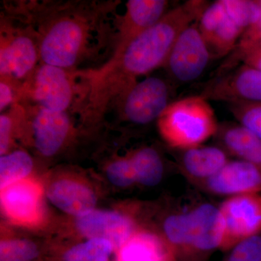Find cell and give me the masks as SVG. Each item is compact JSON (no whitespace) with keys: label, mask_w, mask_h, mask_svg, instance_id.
Returning a JSON list of instances; mask_svg holds the SVG:
<instances>
[{"label":"cell","mask_w":261,"mask_h":261,"mask_svg":"<svg viewBox=\"0 0 261 261\" xmlns=\"http://www.w3.org/2000/svg\"><path fill=\"white\" fill-rule=\"evenodd\" d=\"M210 3L190 0L170 10L161 20L114 53L104 66L90 73L84 118L96 120L118 100L137 79L166 63L173 44L187 25L200 19Z\"/></svg>","instance_id":"6da1fadb"},{"label":"cell","mask_w":261,"mask_h":261,"mask_svg":"<svg viewBox=\"0 0 261 261\" xmlns=\"http://www.w3.org/2000/svg\"><path fill=\"white\" fill-rule=\"evenodd\" d=\"M158 123L163 138L177 149L201 145L216 135L219 125L209 101L199 94L173 101Z\"/></svg>","instance_id":"7a4b0ae2"},{"label":"cell","mask_w":261,"mask_h":261,"mask_svg":"<svg viewBox=\"0 0 261 261\" xmlns=\"http://www.w3.org/2000/svg\"><path fill=\"white\" fill-rule=\"evenodd\" d=\"M163 232L171 246L183 251L207 253L221 248L224 221L219 207L203 203L168 216Z\"/></svg>","instance_id":"3957f363"},{"label":"cell","mask_w":261,"mask_h":261,"mask_svg":"<svg viewBox=\"0 0 261 261\" xmlns=\"http://www.w3.org/2000/svg\"><path fill=\"white\" fill-rule=\"evenodd\" d=\"M168 79L147 77L136 82L118 99L123 118L135 125H147L159 120L173 102L176 89Z\"/></svg>","instance_id":"277c9868"},{"label":"cell","mask_w":261,"mask_h":261,"mask_svg":"<svg viewBox=\"0 0 261 261\" xmlns=\"http://www.w3.org/2000/svg\"><path fill=\"white\" fill-rule=\"evenodd\" d=\"M211 60L197 20L182 31L163 67L167 71L168 80L178 87L198 80Z\"/></svg>","instance_id":"5b68a950"},{"label":"cell","mask_w":261,"mask_h":261,"mask_svg":"<svg viewBox=\"0 0 261 261\" xmlns=\"http://www.w3.org/2000/svg\"><path fill=\"white\" fill-rule=\"evenodd\" d=\"M87 39L85 24L77 18H63L51 24L39 44L43 63L58 68H70L78 61Z\"/></svg>","instance_id":"8992f818"},{"label":"cell","mask_w":261,"mask_h":261,"mask_svg":"<svg viewBox=\"0 0 261 261\" xmlns=\"http://www.w3.org/2000/svg\"><path fill=\"white\" fill-rule=\"evenodd\" d=\"M219 210L224 221L221 250H229L245 239L261 233L260 193L231 196Z\"/></svg>","instance_id":"52a82bcc"},{"label":"cell","mask_w":261,"mask_h":261,"mask_svg":"<svg viewBox=\"0 0 261 261\" xmlns=\"http://www.w3.org/2000/svg\"><path fill=\"white\" fill-rule=\"evenodd\" d=\"M199 95L227 103H261V70L243 64L206 82Z\"/></svg>","instance_id":"ba28073f"},{"label":"cell","mask_w":261,"mask_h":261,"mask_svg":"<svg viewBox=\"0 0 261 261\" xmlns=\"http://www.w3.org/2000/svg\"><path fill=\"white\" fill-rule=\"evenodd\" d=\"M198 27L212 59L228 56L244 32L228 17L223 0L208 5L198 20Z\"/></svg>","instance_id":"9c48e42d"},{"label":"cell","mask_w":261,"mask_h":261,"mask_svg":"<svg viewBox=\"0 0 261 261\" xmlns=\"http://www.w3.org/2000/svg\"><path fill=\"white\" fill-rule=\"evenodd\" d=\"M42 195L37 181L25 178L1 190L2 208L15 224H37L43 216Z\"/></svg>","instance_id":"30bf717a"},{"label":"cell","mask_w":261,"mask_h":261,"mask_svg":"<svg viewBox=\"0 0 261 261\" xmlns=\"http://www.w3.org/2000/svg\"><path fill=\"white\" fill-rule=\"evenodd\" d=\"M77 229L85 238L103 239L114 249L122 246L134 235V221L126 215L112 211L94 210L77 218Z\"/></svg>","instance_id":"8fae6325"},{"label":"cell","mask_w":261,"mask_h":261,"mask_svg":"<svg viewBox=\"0 0 261 261\" xmlns=\"http://www.w3.org/2000/svg\"><path fill=\"white\" fill-rule=\"evenodd\" d=\"M169 2L166 0H128L126 12L118 27V43L114 53L148 30L168 13Z\"/></svg>","instance_id":"7c38bea8"},{"label":"cell","mask_w":261,"mask_h":261,"mask_svg":"<svg viewBox=\"0 0 261 261\" xmlns=\"http://www.w3.org/2000/svg\"><path fill=\"white\" fill-rule=\"evenodd\" d=\"M33 93L41 108L65 112L73 99V87L65 69L43 63L36 73Z\"/></svg>","instance_id":"4fadbf2b"},{"label":"cell","mask_w":261,"mask_h":261,"mask_svg":"<svg viewBox=\"0 0 261 261\" xmlns=\"http://www.w3.org/2000/svg\"><path fill=\"white\" fill-rule=\"evenodd\" d=\"M207 190L231 196L261 192V166L245 161H228L217 174L205 181Z\"/></svg>","instance_id":"5bb4252c"},{"label":"cell","mask_w":261,"mask_h":261,"mask_svg":"<svg viewBox=\"0 0 261 261\" xmlns=\"http://www.w3.org/2000/svg\"><path fill=\"white\" fill-rule=\"evenodd\" d=\"M32 126L36 149L43 156L51 157L64 145L70 132V121L65 112L40 108Z\"/></svg>","instance_id":"9a60e30c"},{"label":"cell","mask_w":261,"mask_h":261,"mask_svg":"<svg viewBox=\"0 0 261 261\" xmlns=\"http://www.w3.org/2000/svg\"><path fill=\"white\" fill-rule=\"evenodd\" d=\"M47 198L65 214L84 216L94 210L97 198L88 187L70 179H59L48 187Z\"/></svg>","instance_id":"2e32d148"},{"label":"cell","mask_w":261,"mask_h":261,"mask_svg":"<svg viewBox=\"0 0 261 261\" xmlns=\"http://www.w3.org/2000/svg\"><path fill=\"white\" fill-rule=\"evenodd\" d=\"M215 136L226 153L261 166V140L246 127L238 122H225L219 125Z\"/></svg>","instance_id":"e0dca14e"},{"label":"cell","mask_w":261,"mask_h":261,"mask_svg":"<svg viewBox=\"0 0 261 261\" xmlns=\"http://www.w3.org/2000/svg\"><path fill=\"white\" fill-rule=\"evenodd\" d=\"M39 50L34 41L25 35L17 36L0 50V72L2 75L15 79L27 76L37 64Z\"/></svg>","instance_id":"ac0fdd59"},{"label":"cell","mask_w":261,"mask_h":261,"mask_svg":"<svg viewBox=\"0 0 261 261\" xmlns=\"http://www.w3.org/2000/svg\"><path fill=\"white\" fill-rule=\"evenodd\" d=\"M180 164L190 177L209 179L222 169L228 161L227 153L216 146H202L178 149Z\"/></svg>","instance_id":"d6986e66"},{"label":"cell","mask_w":261,"mask_h":261,"mask_svg":"<svg viewBox=\"0 0 261 261\" xmlns=\"http://www.w3.org/2000/svg\"><path fill=\"white\" fill-rule=\"evenodd\" d=\"M172 253L152 233L134 234L119 250V261H162Z\"/></svg>","instance_id":"ffe728a7"},{"label":"cell","mask_w":261,"mask_h":261,"mask_svg":"<svg viewBox=\"0 0 261 261\" xmlns=\"http://www.w3.org/2000/svg\"><path fill=\"white\" fill-rule=\"evenodd\" d=\"M129 159L138 183L144 186L154 187L161 181L164 164L157 149L151 147H142L135 151Z\"/></svg>","instance_id":"44dd1931"},{"label":"cell","mask_w":261,"mask_h":261,"mask_svg":"<svg viewBox=\"0 0 261 261\" xmlns=\"http://www.w3.org/2000/svg\"><path fill=\"white\" fill-rule=\"evenodd\" d=\"M261 48V13L256 23L249 27L242 34L236 46L215 73L221 76L238 68L252 51Z\"/></svg>","instance_id":"7402d4cb"},{"label":"cell","mask_w":261,"mask_h":261,"mask_svg":"<svg viewBox=\"0 0 261 261\" xmlns=\"http://www.w3.org/2000/svg\"><path fill=\"white\" fill-rule=\"evenodd\" d=\"M34 163L31 156L22 150L14 151L0 158V188L25 179L32 172Z\"/></svg>","instance_id":"603a6c76"},{"label":"cell","mask_w":261,"mask_h":261,"mask_svg":"<svg viewBox=\"0 0 261 261\" xmlns=\"http://www.w3.org/2000/svg\"><path fill=\"white\" fill-rule=\"evenodd\" d=\"M114 247L103 239H91L67 250L64 261H109Z\"/></svg>","instance_id":"cb8c5ba5"},{"label":"cell","mask_w":261,"mask_h":261,"mask_svg":"<svg viewBox=\"0 0 261 261\" xmlns=\"http://www.w3.org/2000/svg\"><path fill=\"white\" fill-rule=\"evenodd\" d=\"M226 13L243 32L256 23L261 13V1L223 0Z\"/></svg>","instance_id":"d4e9b609"},{"label":"cell","mask_w":261,"mask_h":261,"mask_svg":"<svg viewBox=\"0 0 261 261\" xmlns=\"http://www.w3.org/2000/svg\"><path fill=\"white\" fill-rule=\"evenodd\" d=\"M38 255L37 245L29 240L15 239L0 243V261H33Z\"/></svg>","instance_id":"484cf974"},{"label":"cell","mask_w":261,"mask_h":261,"mask_svg":"<svg viewBox=\"0 0 261 261\" xmlns=\"http://www.w3.org/2000/svg\"><path fill=\"white\" fill-rule=\"evenodd\" d=\"M228 108L239 123L261 140V103H228Z\"/></svg>","instance_id":"4316f807"},{"label":"cell","mask_w":261,"mask_h":261,"mask_svg":"<svg viewBox=\"0 0 261 261\" xmlns=\"http://www.w3.org/2000/svg\"><path fill=\"white\" fill-rule=\"evenodd\" d=\"M226 261H261V234L245 239L230 249Z\"/></svg>","instance_id":"83f0119b"},{"label":"cell","mask_w":261,"mask_h":261,"mask_svg":"<svg viewBox=\"0 0 261 261\" xmlns=\"http://www.w3.org/2000/svg\"><path fill=\"white\" fill-rule=\"evenodd\" d=\"M107 176L115 186L127 187L137 181V176L129 157L120 159L109 165Z\"/></svg>","instance_id":"f1b7e54d"},{"label":"cell","mask_w":261,"mask_h":261,"mask_svg":"<svg viewBox=\"0 0 261 261\" xmlns=\"http://www.w3.org/2000/svg\"><path fill=\"white\" fill-rule=\"evenodd\" d=\"M12 121L9 116H0V154L4 155L8 152L11 137Z\"/></svg>","instance_id":"f546056e"},{"label":"cell","mask_w":261,"mask_h":261,"mask_svg":"<svg viewBox=\"0 0 261 261\" xmlns=\"http://www.w3.org/2000/svg\"><path fill=\"white\" fill-rule=\"evenodd\" d=\"M13 93L8 83L2 81L0 83V111H3L13 102Z\"/></svg>","instance_id":"4dcf8cb0"},{"label":"cell","mask_w":261,"mask_h":261,"mask_svg":"<svg viewBox=\"0 0 261 261\" xmlns=\"http://www.w3.org/2000/svg\"><path fill=\"white\" fill-rule=\"evenodd\" d=\"M243 64L261 70V48L252 51L245 58Z\"/></svg>","instance_id":"1f68e13d"},{"label":"cell","mask_w":261,"mask_h":261,"mask_svg":"<svg viewBox=\"0 0 261 261\" xmlns=\"http://www.w3.org/2000/svg\"><path fill=\"white\" fill-rule=\"evenodd\" d=\"M162 261H174V260H173V255H171V256L166 257V259H164V260Z\"/></svg>","instance_id":"d6a6232c"}]
</instances>
